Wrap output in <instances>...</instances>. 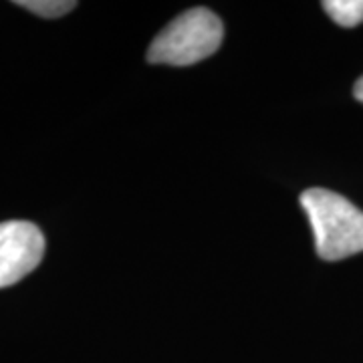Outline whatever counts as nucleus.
Here are the masks:
<instances>
[{
    "label": "nucleus",
    "mask_w": 363,
    "mask_h": 363,
    "mask_svg": "<svg viewBox=\"0 0 363 363\" xmlns=\"http://www.w3.org/2000/svg\"><path fill=\"white\" fill-rule=\"evenodd\" d=\"M315 234V248L323 260H341L363 252V212L347 198L325 188L301 194Z\"/></svg>",
    "instance_id": "f257e3e1"
},
{
    "label": "nucleus",
    "mask_w": 363,
    "mask_h": 363,
    "mask_svg": "<svg viewBox=\"0 0 363 363\" xmlns=\"http://www.w3.org/2000/svg\"><path fill=\"white\" fill-rule=\"evenodd\" d=\"M224 37L222 21L208 9H190L172 21L152 43L147 61L157 65L188 67L214 55Z\"/></svg>",
    "instance_id": "f03ea898"
},
{
    "label": "nucleus",
    "mask_w": 363,
    "mask_h": 363,
    "mask_svg": "<svg viewBox=\"0 0 363 363\" xmlns=\"http://www.w3.org/2000/svg\"><path fill=\"white\" fill-rule=\"evenodd\" d=\"M45 255V236L33 222L0 224V289L25 279L39 267Z\"/></svg>",
    "instance_id": "7ed1b4c3"
},
{
    "label": "nucleus",
    "mask_w": 363,
    "mask_h": 363,
    "mask_svg": "<svg viewBox=\"0 0 363 363\" xmlns=\"http://www.w3.org/2000/svg\"><path fill=\"white\" fill-rule=\"evenodd\" d=\"M323 9L339 26L351 28L363 23V0H327Z\"/></svg>",
    "instance_id": "20e7f679"
},
{
    "label": "nucleus",
    "mask_w": 363,
    "mask_h": 363,
    "mask_svg": "<svg viewBox=\"0 0 363 363\" xmlns=\"http://www.w3.org/2000/svg\"><path fill=\"white\" fill-rule=\"evenodd\" d=\"M16 4L21 9H26L30 13L39 14L43 18L65 16L67 13H71L77 6V2H73V0H18Z\"/></svg>",
    "instance_id": "39448f33"
},
{
    "label": "nucleus",
    "mask_w": 363,
    "mask_h": 363,
    "mask_svg": "<svg viewBox=\"0 0 363 363\" xmlns=\"http://www.w3.org/2000/svg\"><path fill=\"white\" fill-rule=\"evenodd\" d=\"M353 95H355V99H357V101H362L363 104V77L355 83V87H353Z\"/></svg>",
    "instance_id": "423d86ee"
}]
</instances>
